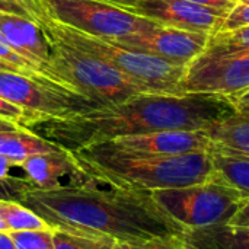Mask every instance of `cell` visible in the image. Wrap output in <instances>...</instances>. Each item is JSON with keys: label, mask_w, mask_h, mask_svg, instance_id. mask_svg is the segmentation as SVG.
<instances>
[{"label": "cell", "mask_w": 249, "mask_h": 249, "mask_svg": "<svg viewBox=\"0 0 249 249\" xmlns=\"http://www.w3.org/2000/svg\"><path fill=\"white\" fill-rule=\"evenodd\" d=\"M99 144V143H98ZM111 149L147 153L178 156L188 153H212L213 142L204 130L198 131H156L149 134L125 136L102 143Z\"/></svg>", "instance_id": "obj_12"}, {"label": "cell", "mask_w": 249, "mask_h": 249, "mask_svg": "<svg viewBox=\"0 0 249 249\" xmlns=\"http://www.w3.org/2000/svg\"><path fill=\"white\" fill-rule=\"evenodd\" d=\"M188 1H193V3L201 4V6H207V7H213V9H219V10L229 13V10L235 6V3L238 0H188Z\"/></svg>", "instance_id": "obj_29"}, {"label": "cell", "mask_w": 249, "mask_h": 249, "mask_svg": "<svg viewBox=\"0 0 249 249\" xmlns=\"http://www.w3.org/2000/svg\"><path fill=\"white\" fill-rule=\"evenodd\" d=\"M0 216L3 217L9 232L18 231H45L53 229L31 209L19 201L0 200Z\"/></svg>", "instance_id": "obj_19"}, {"label": "cell", "mask_w": 249, "mask_h": 249, "mask_svg": "<svg viewBox=\"0 0 249 249\" xmlns=\"http://www.w3.org/2000/svg\"><path fill=\"white\" fill-rule=\"evenodd\" d=\"M0 232L1 233H9V229H7V226H6V223H4L1 216H0Z\"/></svg>", "instance_id": "obj_38"}, {"label": "cell", "mask_w": 249, "mask_h": 249, "mask_svg": "<svg viewBox=\"0 0 249 249\" xmlns=\"http://www.w3.org/2000/svg\"><path fill=\"white\" fill-rule=\"evenodd\" d=\"M214 175L249 197V160L212 153Z\"/></svg>", "instance_id": "obj_18"}, {"label": "cell", "mask_w": 249, "mask_h": 249, "mask_svg": "<svg viewBox=\"0 0 249 249\" xmlns=\"http://www.w3.org/2000/svg\"><path fill=\"white\" fill-rule=\"evenodd\" d=\"M0 249H16L13 241L9 236V233H1L0 232Z\"/></svg>", "instance_id": "obj_33"}, {"label": "cell", "mask_w": 249, "mask_h": 249, "mask_svg": "<svg viewBox=\"0 0 249 249\" xmlns=\"http://www.w3.org/2000/svg\"><path fill=\"white\" fill-rule=\"evenodd\" d=\"M231 101L233 102L235 108L238 112H244V114H249V88L247 90L235 95L231 98Z\"/></svg>", "instance_id": "obj_30"}, {"label": "cell", "mask_w": 249, "mask_h": 249, "mask_svg": "<svg viewBox=\"0 0 249 249\" xmlns=\"http://www.w3.org/2000/svg\"><path fill=\"white\" fill-rule=\"evenodd\" d=\"M35 16L36 22L41 20L44 16H47L45 13V7H44V0H20Z\"/></svg>", "instance_id": "obj_31"}, {"label": "cell", "mask_w": 249, "mask_h": 249, "mask_svg": "<svg viewBox=\"0 0 249 249\" xmlns=\"http://www.w3.org/2000/svg\"><path fill=\"white\" fill-rule=\"evenodd\" d=\"M104 241L102 238L77 236L57 229H54L53 233L54 249H101Z\"/></svg>", "instance_id": "obj_22"}, {"label": "cell", "mask_w": 249, "mask_h": 249, "mask_svg": "<svg viewBox=\"0 0 249 249\" xmlns=\"http://www.w3.org/2000/svg\"><path fill=\"white\" fill-rule=\"evenodd\" d=\"M38 23L50 39L70 45L114 66L146 86L152 93H184L181 82L187 66L168 61L155 54L121 47L109 39L63 25L50 16H44Z\"/></svg>", "instance_id": "obj_4"}, {"label": "cell", "mask_w": 249, "mask_h": 249, "mask_svg": "<svg viewBox=\"0 0 249 249\" xmlns=\"http://www.w3.org/2000/svg\"><path fill=\"white\" fill-rule=\"evenodd\" d=\"M120 7L149 18L160 25L187 31L217 34L228 12L201 6L188 0H133Z\"/></svg>", "instance_id": "obj_10"}, {"label": "cell", "mask_w": 249, "mask_h": 249, "mask_svg": "<svg viewBox=\"0 0 249 249\" xmlns=\"http://www.w3.org/2000/svg\"><path fill=\"white\" fill-rule=\"evenodd\" d=\"M207 51H235L249 50V26L231 32H217L210 35ZM204 50V51H206Z\"/></svg>", "instance_id": "obj_20"}, {"label": "cell", "mask_w": 249, "mask_h": 249, "mask_svg": "<svg viewBox=\"0 0 249 249\" xmlns=\"http://www.w3.org/2000/svg\"><path fill=\"white\" fill-rule=\"evenodd\" d=\"M235 112L231 98L217 93H139L64 118L38 120L25 128L63 150L74 152L125 136L206 131Z\"/></svg>", "instance_id": "obj_2"}, {"label": "cell", "mask_w": 249, "mask_h": 249, "mask_svg": "<svg viewBox=\"0 0 249 249\" xmlns=\"http://www.w3.org/2000/svg\"><path fill=\"white\" fill-rule=\"evenodd\" d=\"M19 168L23 169L28 181L41 190L55 188L61 185V178L77 175V166L71 153L63 149L29 156L19 163Z\"/></svg>", "instance_id": "obj_14"}, {"label": "cell", "mask_w": 249, "mask_h": 249, "mask_svg": "<svg viewBox=\"0 0 249 249\" xmlns=\"http://www.w3.org/2000/svg\"><path fill=\"white\" fill-rule=\"evenodd\" d=\"M53 229L118 244L182 249L185 229L153 200L152 193L115 187L77 175L51 190L31 185L20 201Z\"/></svg>", "instance_id": "obj_1"}, {"label": "cell", "mask_w": 249, "mask_h": 249, "mask_svg": "<svg viewBox=\"0 0 249 249\" xmlns=\"http://www.w3.org/2000/svg\"><path fill=\"white\" fill-rule=\"evenodd\" d=\"M44 7L51 19L105 39L144 34L160 26L107 0H44Z\"/></svg>", "instance_id": "obj_7"}, {"label": "cell", "mask_w": 249, "mask_h": 249, "mask_svg": "<svg viewBox=\"0 0 249 249\" xmlns=\"http://www.w3.org/2000/svg\"><path fill=\"white\" fill-rule=\"evenodd\" d=\"M0 60H3V61L12 64V66L18 67V69H20L26 76H31V77L44 76V74H42L36 67H34L29 61H26V60H25L23 57H20L18 53H15V51L6 44V41L1 38V35H0ZM44 77H45V76H44Z\"/></svg>", "instance_id": "obj_25"}, {"label": "cell", "mask_w": 249, "mask_h": 249, "mask_svg": "<svg viewBox=\"0 0 249 249\" xmlns=\"http://www.w3.org/2000/svg\"><path fill=\"white\" fill-rule=\"evenodd\" d=\"M249 26V0H238L229 10L219 32H231Z\"/></svg>", "instance_id": "obj_23"}, {"label": "cell", "mask_w": 249, "mask_h": 249, "mask_svg": "<svg viewBox=\"0 0 249 249\" xmlns=\"http://www.w3.org/2000/svg\"><path fill=\"white\" fill-rule=\"evenodd\" d=\"M107 1L114 3V4H127V3H130V1H133V0H107Z\"/></svg>", "instance_id": "obj_39"}, {"label": "cell", "mask_w": 249, "mask_h": 249, "mask_svg": "<svg viewBox=\"0 0 249 249\" xmlns=\"http://www.w3.org/2000/svg\"><path fill=\"white\" fill-rule=\"evenodd\" d=\"M182 249H249V229L225 223L185 231Z\"/></svg>", "instance_id": "obj_16"}, {"label": "cell", "mask_w": 249, "mask_h": 249, "mask_svg": "<svg viewBox=\"0 0 249 249\" xmlns=\"http://www.w3.org/2000/svg\"><path fill=\"white\" fill-rule=\"evenodd\" d=\"M45 76L86 96L98 107L118 104L139 93H152L146 86L114 66L54 39H50Z\"/></svg>", "instance_id": "obj_5"}, {"label": "cell", "mask_w": 249, "mask_h": 249, "mask_svg": "<svg viewBox=\"0 0 249 249\" xmlns=\"http://www.w3.org/2000/svg\"><path fill=\"white\" fill-rule=\"evenodd\" d=\"M70 153L82 177L149 193L201 184L214 175L212 153L178 156L131 153L102 143Z\"/></svg>", "instance_id": "obj_3"}, {"label": "cell", "mask_w": 249, "mask_h": 249, "mask_svg": "<svg viewBox=\"0 0 249 249\" xmlns=\"http://www.w3.org/2000/svg\"><path fill=\"white\" fill-rule=\"evenodd\" d=\"M54 229L45 231H18L9 232L16 249H54Z\"/></svg>", "instance_id": "obj_21"}, {"label": "cell", "mask_w": 249, "mask_h": 249, "mask_svg": "<svg viewBox=\"0 0 249 249\" xmlns=\"http://www.w3.org/2000/svg\"><path fill=\"white\" fill-rule=\"evenodd\" d=\"M123 249H159L153 248V247H140V245H127V244H121Z\"/></svg>", "instance_id": "obj_37"}, {"label": "cell", "mask_w": 249, "mask_h": 249, "mask_svg": "<svg viewBox=\"0 0 249 249\" xmlns=\"http://www.w3.org/2000/svg\"><path fill=\"white\" fill-rule=\"evenodd\" d=\"M0 12L10 13V15H19V16H25V18L36 20L34 13L20 0H0Z\"/></svg>", "instance_id": "obj_27"}, {"label": "cell", "mask_w": 249, "mask_h": 249, "mask_svg": "<svg viewBox=\"0 0 249 249\" xmlns=\"http://www.w3.org/2000/svg\"><path fill=\"white\" fill-rule=\"evenodd\" d=\"M0 35L15 53L45 76L50 58V39L36 20L0 12Z\"/></svg>", "instance_id": "obj_13"}, {"label": "cell", "mask_w": 249, "mask_h": 249, "mask_svg": "<svg viewBox=\"0 0 249 249\" xmlns=\"http://www.w3.org/2000/svg\"><path fill=\"white\" fill-rule=\"evenodd\" d=\"M249 88V50L204 51L194 58L181 82L184 93L235 96Z\"/></svg>", "instance_id": "obj_9"}, {"label": "cell", "mask_w": 249, "mask_h": 249, "mask_svg": "<svg viewBox=\"0 0 249 249\" xmlns=\"http://www.w3.org/2000/svg\"><path fill=\"white\" fill-rule=\"evenodd\" d=\"M13 166H19V160H15L12 158L0 155V178L9 177V171Z\"/></svg>", "instance_id": "obj_32"}, {"label": "cell", "mask_w": 249, "mask_h": 249, "mask_svg": "<svg viewBox=\"0 0 249 249\" xmlns=\"http://www.w3.org/2000/svg\"><path fill=\"white\" fill-rule=\"evenodd\" d=\"M34 185L23 178H16V177H4L0 178V200H13V201H20L23 194L29 190V187Z\"/></svg>", "instance_id": "obj_24"}, {"label": "cell", "mask_w": 249, "mask_h": 249, "mask_svg": "<svg viewBox=\"0 0 249 249\" xmlns=\"http://www.w3.org/2000/svg\"><path fill=\"white\" fill-rule=\"evenodd\" d=\"M0 96L29 111L35 117L34 121L64 118L98 108L86 96L44 76L29 77L13 71H0Z\"/></svg>", "instance_id": "obj_8"}, {"label": "cell", "mask_w": 249, "mask_h": 249, "mask_svg": "<svg viewBox=\"0 0 249 249\" xmlns=\"http://www.w3.org/2000/svg\"><path fill=\"white\" fill-rule=\"evenodd\" d=\"M228 225L236 226V228H247V229H249V197H247L241 203L239 209L232 216V219L228 222Z\"/></svg>", "instance_id": "obj_28"}, {"label": "cell", "mask_w": 249, "mask_h": 249, "mask_svg": "<svg viewBox=\"0 0 249 249\" xmlns=\"http://www.w3.org/2000/svg\"><path fill=\"white\" fill-rule=\"evenodd\" d=\"M0 71H13V73H20V74H25L20 69H18V67H15V66H12V64H9V63H6V61H3V60H0ZM26 76V74H25ZM31 77V76H29Z\"/></svg>", "instance_id": "obj_35"}, {"label": "cell", "mask_w": 249, "mask_h": 249, "mask_svg": "<svg viewBox=\"0 0 249 249\" xmlns=\"http://www.w3.org/2000/svg\"><path fill=\"white\" fill-rule=\"evenodd\" d=\"M206 133L213 142L212 153L249 160V114L235 112Z\"/></svg>", "instance_id": "obj_15"}, {"label": "cell", "mask_w": 249, "mask_h": 249, "mask_svg": "<svg viewBox=\"0 0 249 249\" xmlns=\"http://www.w3.org/2000/svg\"><path fill=\"white\" fill-rule=\"evenodd\" d=\"M210 35L160 25L149 32L109 39L121 47L155 54L168 61L188 66L207 48Z\"/></svg>", "instance_id": "obj_11"}, {"label": "cell", "mask_w": 249, "mask_h": 249, "mask_svg": "<svg viewBox=\"0 0 249 249\" xmlns=\"http://www.w3.org/2000/svg\"><path fill=\"white\" fill-rule=\"evenodd\" d=\"M152 197L185 231L228 223L247 198L216 175L201 184L152 191Z\"/></svg>", "instance_id": "obj_6"}, {"label": "cell", "mask_w": 249, "mask_h": 249, "mask_svg": "<svg viewBox=\"0 0 249 249\" xmlns=\"http://www.w3.org/2000/svg\"><path fill=\"white\" fill-rule=\"evenodd\" d=\"M55 150H60V147L26 128L0 131V155L19 160V163L29 156Z\"/></svg>", "instance_id": "obj_17"}, {"label": "cell", "mask_w": 249, "mask_h": 249, "mask_svg": "<svg viewBox=\"0 0 249 249\" xmlns=\"http://www.w3.org/2000/svg\"><path fill=\"white\" fill-rule=\"evenodd\" d=\"M19 128H22V127H19L18 124H15L12 121L0 118V131H13V130H19Z\"/></svg>", "instance_id": "obj_34"}, {"label": "cell", "mask_w": 249, "mask_h": 249, "mask_svg": "<svg viewBox=\"0 0 249 249\" xmlns=\"http://www.w3.org/2000/svg\"><path fill=\"white\" fill-rule=\"evenodd\" d=\"M0 118L12 121V123L18 124L19 127H22V128L26 124H29V123H32L35 120V117L29 111L20 108L19 105H15V104L6 101L1 96H0Z\"/></svg>", "instance_id": "obj_26"}, {"label": "cell", "mask_w": 249, "mask_h": 249, "mask_svg": "<svg viewBox=\"0 0 249 249\" xmlns=\"http://www.w3.org/2000/svg\"><path fill=\"white\" fill-rule=\"evenodd\" d=\"M101 249H123V245L115 242V241H112V239H105Z\"/></svg>", "instance_id": "obj_36"}]
</instances>
